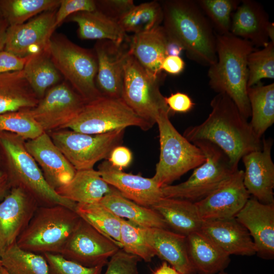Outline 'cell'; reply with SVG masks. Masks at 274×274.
Returning a JSON list of instances; mask_svg holds the SVG:
<instances>
[{
    "label": "cell",
    "mask_w": 274,
    "mask_h": 274,
    "mask_svg": "<svg viewBox=\"0 0 274 274\" xmlns=\"http://www.w3.org/2000/svg\"><path fill=\"white\" fill-rule=\"evenodd\" d=\"M1 165V155H0V165Z\"/></svg>",
    "instance_id": "58"
},
{
    "label": "cell",
    "mask_w": 274,
    "mask_h": 274,
    "mask_svg": "<svg viewBox=\"0 0 274 274\" xmlns=\"http://www.w3.org/2000/svg\"><path fill=\"white\" fill-rule=\"evenodd\" d=\"M160 3L162 26L168 37L182 47L189 59L208 66L215 63V32L196 1L165 0Z\"/></svg>",
    "instance_id": "2"
},
{
    "label": "cell",
    "mask_w": 274,
    "mask_h": 274,
    "mask_svg": "<svg viewBox=\"0 0 274 274\" xmlns=\"http://www.w3.org/2000/svg\"><path fill=\"white\" fill-rule=\"evenodd\" d=\"M102 178L126 198L150 208L163 197L161 188L152 178L126 173L113 167L106 160L98 166Z\"/></svg>",
    "instance_id": "21"
},
{
    "label": "cell",
    "mask_w": 274,
    "mask_h": 274,
    "mask_svg": "<svg viewBox=\"0 0 274 274\" xmlns=\"http://www.w3.org/2000/svg\"><path fill=\"white\" fill-rule=\"evenodd\" d=\"M57 10L43 12L22 24L9 26L4 50L20 57L30 56L47 50L57 27Z\"/></svg>",
    "instance_id": "14"
},
{
    "label": "cell",
    "mask_w": 274,
    "mask_h": 274,
    "mask_svg": "<svg viewBox=\"0 0 274 274\" xmlns=\"http://www.w3.org/2000/svg\"><path fill=\"white\" fill-rule=\"evenodd\" d=\"M165 77L149 74L131 54L126 60L121 99L152 127L161 114L170 112L160 91Z\"/></svg>",
    "instance_id": "9"
},
{
    "label": "cell",
    "mask_w": 274,
    "mask_h": 274,
    "mask_svg": "<svg viewBox=\"0 0 274 274\" xmlns=\"http://www.w3.org/2000/svg\"><path fill=\"white\" fill-rule=\"evenodd\" d=\"M75 212L81 218L113 241L121 249L120 238L121 218L115 215L99 202L77 203Z\"/></svg>",
    "instance_id": "35"
},
{
    "label": "cell",
    "mask_w": 274,
    "mask_h": 274,
    "mask_svg": "<svg viewBox=\"0 0 274 274\" xmlns=\"http://www.w3.org/2000/svg\"><path fill=\"white\" fill-rule=\"evenodd\" d=\"M99 202L115 215L143 228L169 230L161 217L154 210L140 206L123 197L116 189Z\"/></svg>",
    "instance_id": "31"
},
{
    "label": "cell",
    "mask_w": 274,
    "mask_h": 274,
    "mask_svg": "<svg viewBox=\"0 0 274 274\" xmlns=\"http://www.w3.org/2000/svg\"><path fill=\"white\" fill-rule=\"evenodd\" d=\"M151 208L161 217L169 229L176 233L186 236L200 230L203 221L194 202L163 197Z\"/></svg>",
    "instance_id": "26"
},
{
    "label": "cell",
    "mask_w": 274,
    "mask_h": 274,
    "mask_svg": "<svg viewBox=\"0 0 274 274\" xmlns=\"http://www.w3.org/2000/svg\"><path fill=\"white\" fill-rule=\"evenodd\" d=\"M129 39L120 45L109 40H99L94 46L97 61L95 84L102 96L121 98L124 67L130 54Z\"/></svg>",
    "instance_id": "15"
},
{
    "label": "cell",
    "mask_w": 274,
    "mask_h": 274,
    "mask_svg": "<svg viewBox=\"0 0 274 274\" xmlns=\"http://www.w3.org/2000/svg\"><path fill=\"white\" fill-rule=\"evenodd\" d=\"M192 143L203 152L206 157L204 162L194 168L185 182L161 187L164 197L196 202L217 189L238 169L231 165L228 157L216 145L205 141Z\"/></svg>",
    "instance_id": "8"
},
{
    "label": "cell",
    "mask_w": 274,
    "mask_h": 274,
    "mask_svg": "<svg viewBox=\"0 0 274 274\" xmlns=\"http://www.w3.org/2000/svg\"><path fill=\"white\" fill-rule=\"evenodd\" d=\"M251 109L249 124L260 138L274 123V83L264 85L260 83L247 88Z\"/></svg>",
    "instance_id": "32"
},
{
    "label": "cell",
    "mask_w": 274,
    "mask_h": 274,
    "mask_svg": "<svg viewBox=\"0 0 274 274\" xmlns=\"http://www.w3.org/2000/svg\"><path fill=\"white\" fill-rule=\"evenodd\" d=\"M163 19L160 2L153 1L135 5L118 22L125 32L136 34L160 25Z\"/></svg>",
    "instance_id": "36"
},
{
    "label": "cell",
    "mask_w": 274,
    "mask_h": 274,
    "mask_svg": "<svg viewBox=\"0 0 274 274\" xmlns=\"http://www.w3.org/2000/svg\"><path fill=\"white\" fill-rule=\"evenodd\" d=\"M107 160L113 167L122 170L131 164L132 154L127 147L119 145L112 150Z\"/></svg>",
    "instance_id": "48"
},
{
    "label": "cell",
    "mask_w": 274,
    "mask_h": 274,
    "mask_svg": "<svg viewBox=\"0 0 274 274\" xmlns=\"http://www.w3.org/2000/svg\"><path fill=\"white\" fill-rule=\"evenodd\" d=\"M0 274H10L8 271L3 267H1L0 270Z\"/></svg>",
    "instance_id": "55"
},
{
    "label": "cell",
    "mask_w": 274,
    "mask_h": 274,
    "mask_svg": "<svg viewBox=\"0 0 274 274\" xmlns=\"http://www.w3.org/2000/svg\"><path fill=\"white\" fill-rule=\"evenodd\" d=\"M86 102L66 81L49 88L37 105L28 109L44 132L64 129Z\"/></svg>",
    "instance_id": "12"
},
{
    "label": "cell",
    "mask_w": 274,
    "mask_h": 274,
    "mask_svg": "<svg viewBox=\"0 0 274 274\" xmlns=\"http://www.w3.org/2000/svg\"><path fill=\"white\" fill-rule=\"evenodd\" d=\"M235 218L250 233L256 254L262 258H273L274 203H263L250 197Z\"/></svg>",
    "instance_id": "19"
},
{
    "label": "cell",
    "mask_w": 274,
    "mask_h": 274,
    "mask_svg": "<svg viewBox=\"0 0 274 274\" xmlns=\"http://www.w3.org/2000/svg\"><path fill=\"white\" fill-rule=\"evenodd\" d=\"M23 189L13 187L0 201V252L16 242L39 207Z\"/></svg>",
    "instance_id": "17"
},
{
    "label": "cell",
    "mask_w": 274,
    "mask_h": 274,
    "mask_svg": "<svg viewBox=\"0 0 274 274\" xmlns=\"http://www.w3.org/2000/svg\"><path fill=\"white\" fill-rule=\"evenodd\" d=\"M28 152L40 166L49 185L55 190L68 183L76 170L46 132L25 142Z\"/></svg>",
    "instance_id": "20"
},
{
    "label": "cell",
    "mask_w": 274,
    "mask_h": 274,
    "mask_svg": "<svg viewBox=\"0 0 274 274\" xmlns=\"http://www.w3.org/2000/svg\"><path fill=\"white\" fill-rule=\"evenodd\" d=\"M2 266L10 274H50L42 254L20 248L16 242L0 252Z\"/></svg>",
    "instance_id": "34"
},
{
    "label": "cell",
    "mask_w": 274,
    "mask_h": 274,
    "mask_svg": "<svg viewBox=\"0 0 274 274\" xmlns=\"http://www.w3.org/2000/svg\"><path fill=\"white\" fill-rule=\"evenodd\" d=\"M262 149L244 155V185L253 197L263 203H274V164L271 152L272 141L263 139Z\"/></svg>",
    "instance_id": "18"
},
{
    "label": "cell",
    "mask_w": 274,
    "mask_h": 274,
    "mask_svg": "<svg viewBox=\"0 0 274 274\" xmlns=\"http://www.w3.org/2000/svg\"><path fill=\"white\" fill-rule=\"evenodd\" d=\"M165 102L170 111L185 113L191 111L195 104L186 93L177 92L165 97Z\"/></svg>",
    "instance_id": "46"
},
{
    "label": "cell",
    "mask_w": 274,
    "mask_h": 274,
    "mask_svg": "<svg viewBox=\"0 0 274 274\" xmlns=\"http://www.w3.org/2000/svg\"><path fill=\"white\" fill-rule=\"evenodd\" d=\"M200 231L229 255L256 254L250 233L235 217L203 221Z\"/></svg>",
    "instance_id": "22"
},
{
    "label": "cell",
    "mask_w": 274,
    "mask_h": 274,
    "mask_svg": "<svg viewBox=\"0 0 274 274\" xmlns=\"http://www.w3.org/2000/svg\"><path fill=\"white\" fill-rule=\"evenodd\" d=\"M96 10L117 22L135 5L132 0L95 1Z\"/></svg>",
    "instance_id": "45"
},
{
    "label": "cell",
    "mask_w": 274,
    "mask_h": 274,
    "mask_svg": "<svg viewBox=\"0 0 274 274\" xmlns=\"http://www.w3.org/2000/svg\"><path fill=\"white\" fill-rule=\"evenodd\" d=\"M39 100L22 70L0 74V114L33 108Z\"/></svg>",
    "instance_id": "30"
},
{
    "label": "cell",
    "mask_w": 274,
    "mask_h": 274,
    "mask_svg": "<svg viewBox=\"0 0 274 274\" xmlns=\"http://www.w3.org/2000/svg\"><path fill=\"white\" fill-rule=\"evenodd\" d=\"M29 57H20L4 50L0 51V74L22 71Z\"/></svg>",
    "instance_id": "47"
},
{
    "label": "cell",
    "mask_w": 274,
    "mask_h": 274,
    "mask_svg": "<svg viewBox=\"0 0 274 274\" xmlns=\"http://www.w3.org/2000/svg\"><path fill=\"white\" fill-rule=\"evenodd\" d=\"M22 71L39 99L48 89L59 83L62 77L53 63L48 49L30 56Z\"/></svg>",
    "instance_id": "33"
},
{
    "label": "cell",
    "mask_w": 274,
    "mask_h": 274,
    "mask_svg": "<svg viewBox=\"0 0 274 274\" xmlns=\"http://www.w3.org/2000/svg\"><path fill=\"white\" fill-rule=\"evenodd\" d=\"M120 249L113 241L81 218L60 254L84 266L93 267L107 265Z\"/></svg>",
    "instance_id": "13"
},
{
    "label": "cell",
    "mask_w": 274,
    "mask_h": 274,
    "mask_svg": "<svg viewBox=\"0 0 274 274\" xmlns=\"http://www.w3.org/2000/svg\"><path fill=\"white\" fill-rule=\"evenodd\" d=\"M95 10V1L60 0L56 13V27L59 26L68 17L73 14L83 11H93Z\"/></svg>",
    "instance_id": "44"
},
{
    "label": "cell",
    "mask_w": 274,
    "mask_h": 274,
    "mask_svg": "<svg viewBox=\"0 0 274 274\" xmlns=\"http://www.w3.org/2000/svg\"><path fill=\"white\" fill-rule=\"evenodd\" d=\"M125 129L89 134L69 130L53 131L50 136L76 170L93 169L107 159L112 150L121 145Z\"/></svg>",
    "instance_id": "11"
},
{
    "label": "cell",
    "mask_w": 274,
    "mask_h": 274,
    "mask_svg": "<svg viewBox=\"0 0 274 274\" xmlns=\"http://www.w3.org/2000/svg\"><path fill=\"white\" fill-rule=\"evenodd\" d=\"M266 33L269 41L274 43V23L269 22L266 27Z\"/></svg>",
    "instance_id": "54"
},
{
    "label": "cell",
    "mask_w": 274,
    "mask_h": 274,
    "mask_svg": "<svg viewBox=\"0 0 274 274\" xmlns=\"http://www.w3.org/2000/svg\"><path fill=\"white\" fill-rule=\"evenodd\" d=\"M2 267V263H1V259H0V270H1V267Z\"/></svg>",
    "instance_id": "57"
},
{
    "label": "cell",
    "mask_w": 274,
    "mask_h": 274,
    "mask_svg": "<svg viewBox=\"0 0 274 274\" xmlns=\"http://www.w3.org/2000/svg\"><path fill=\"white\" fill-rule=\"evenodd\" d=\"M210 105L212 110L207 118L199 125L187 128L183 136L192 143L205 141L216 145L231 165L238 168L244 155L262 149V140L227 94L217 93Z\"/></svg>",
    "instance_id": "1"
},
{
    "label": "cell",
    "mask_w": 274,
    "mask_h": 274,
    "mask_svg": "<svg viewBox=\"0 0 274 274\" xmlns=\"http://www.w3.org/2000/svg\"><path fill=\"white\" fill-rule=\"evenodd\" d=\"M199 8L218 34L230 33L231 17L241 1L197 0Z\"/></svg>",
    "instance_id": "38"
},
{
    "label": "cell",
    "mask_w": 274,
    "mask_h": 274,
    "mask_svg": "<svg viewBox=\"0 0 274 274\" xmlns=\"http://www.w3.org/2000/svg\"><path fill=\"white\" fill-rule=\"evenodd\" d=\"M270 21L261 5L243 0L232 15L230 33L249 41L255 47L265 46L269 42L266 27Z\"/></svg>",
    "instance_id": "24"
},
{
    "label": "cell",
    "mask_w": 274,
    "mask_h": 274,
    "mask_svg": "<svg viewBox=\"0 0 274 274\" xmlns=\"http://www.w3.org/2000/svg\"><path fill=\"white\" fill-rule=\"evenodd\" d=\"M60 0H0V13L9 26L22 24L43 12L57 9Z\"/></svg>",
    "instance_id": "37"
},
{
    "label": "cell",
    "mask_w": 274,
    "mask_h": 274,
    "mask_svg": "<svg viewBox=\"0 0 274 274\" xmlns=\"http://www.w3.org/2000/svg\"><path fill=\"white\" fill-rule=\"evenodd\" d=\"M120 244L121 249L127 253L136 256L146 262H150L155 254L146 242L142 228L121 218Z\"/></svg>",
    "instance_id": "41"
},
{
    "label": "cell",
    "mask_w": 274,
    "mask_h": 274,
    "mask_svg": "<svg viewBox=\"0 0 274 274\" xmlns=\"http://www.w3.org/2000/svg\"><path fill=\"white\" fill-rule=\"evenodd\" d=\"M248 80L250 87L260 83L263 79H274V43L269 41L260 50H255L247 59Z\"/></svg>",
    "instance_id": "40"
},
{
    "label": "cell",
    "mask_w": 274,
    "mask_h": 274,
    "mask_svg": "<svg viewBox=\"0 0 274 274\" xmlns=\"http://www.w3.org/2000/svg\"><path fill=\"white\" fill-rule=\"evenodd\" d=\"M9 24L0 13V51L5 47L6 35Z\"/></svg>",
    "instance_id": "52"
},
{
    "label": "cell",
    "mask_w": 274,
    "mask_h": 274,
    "mask_svg": "<svg viewBox=\"0 0 274 274\" xmlns=\"http://www.w3.org/2000/svg\"><path fill=\"white\" fill-rule=\"evenodd\" d=\"M218 274H227V273L224 272L223 271H221V272H219Z\"/></svg>",
    "instance_id": "56"
},
{
    "label": "cell",
    "mask_w": 274,
    "mask_h": 274,
    "mask_svg": "<svg viewBox=\"0 0 274 274\" xmlns=\"http://www.w3.org/2000/svg\"><path fill=\"white\" fill-rule=\"evenodd\" d=\"M183 51V48L180 44L168 37L166 50L167 56H180L182 52Z\"/></svg>",
    "instance_id": "51"
},
{
    "label": "cell",
    "mask_w": 274,
    "mask_h": 274,
    "mask_svg": "<svg viewBox=\"0 0 274 274\" xmlns=\"http://www.w3.org/2000/svg\"><path fill=\"white\" fill-rule=\"evenodd\" d=\"M67 20L78 24V35L82 39L109 40L120 45L129 39L118 22L96 10L76 13L65 21Z\"/></svg>",
    "instance_id": "29"
},
{
    "label": "cell",
    "mask_w": 274,
    "mask_h": 274,
    "mask_svg": "<svg viewBox=\"0 0 274 274\" xmlns=\"http://www.w3.org/2000/svg\"><path fill=\"white\" fill-rule=\"evenodd\" d=\"M167 41L164 28L159 25L129 37V52L147 72L154 77H160L165 74L161 70V65L167 56Z\"/></svg>",
    "instance_id": "25"
},
{
    "label": "cell",
    "mask_w": 274,
    "mask_h": 274,
    "mask_svg": "<svg viewBox=\"0 0 274 274\" xmlns=\"http://www.w3.org/2000/svg\"><path fill=\"white\" fill-rule=\"evenodd\" d=\"M250 197L244 183V170L237 169L217 189L194 203L202 221L226 219L235 217Z\"/></svg>",
    "instance_id": "16"
},
{
    "label": "cell",
    "mask_w": 274,
    "mask_h": 274,
    "mask_svg": "<svg viewBox=\"0 0 274 274\" xmlns=\"http://www.w3.org/2000/svg\"><path fill=\"white\" fill-rule=\"evenodd\" d=\"M25 140L14 133L0 131L2 169L12 188L28 193L39 206L60 204L75 211L77 203L61 197L46 182L41 168L27 151Z\"/></svg>",
    "instance_id": "4"
},
{
    "label": "cell",
    "mask_w": 274,
    "mask_h": 274,
    "mask_svg": "<svg viewBox=\"0 0 274 274\" xmlns=\"http://www.w3.org/2000/svg\"><path fill=\"white\" fill-rule=\"evenodd\" d=\"M48 49L61 76L86 103L102 97L95 84L97 61L94 52L55 33Z\"/></svg>",
    "instance_id": "6"
},
{
    "label": "cell",
    "mask_w": 274,
    "mask_h": 274,
    "mask_svg": "<svg viewBox=\"0 0 274 274\" xmlns=\"http://www.w3.org/2000/svg\"><path fill=\"white\" fill-rule=\"evenodd\" d=\"M141 228L155 255L169 263L180 274H196L189 258L186 236L168 229Z\"/></svg>",
    "instance_id": "23"
},
{
    "label": "cell",
    "mask_w": 274,
    "mask_h": 274,
    "mask_svg": "<svg viewBox=\"0 0 274 274\" xmlns=\"http://www.w3.org/2000/svg\"><path fill=\"white\" fill-rule=\"evenodd\" d=\"M215 35L217 60L209 66V84L217 93L227 94L248 119L251 109L247 95V59L255 49L249 41L230 33Z\"/></svg>",
    "instance_id": "3"
},
{
    "label": "cell",
    "mask_w": 274,
    "mask_h": 274,
    "mask_svg": "<svg viewBox=\"0 0 274 274\" xmlns=\"http://www.w3.org/2000/svg\"><path fill=\"white\" fill-rule=\"evenodd\" d=\"M141 259L120 249L109 260L104 274H139L138 263Z\"/></svg>",
    "instance_id": "43"
},
{
    "label": "cell",
    "mask_w": 274,
    "mask_h": 274,
    "mask_svg": "<svg viewBox=\"0 0 274 274\" xmlns=\"http://www.w3.org/2000/svg\"><path fill=\"white\" fill-rule=\"evenodd\" d=\"M42 255L48 263L50 274H101L104 267H85L65 259L59 254L46 253Z\"/></svg>",
    "instance_id": "42"
},
{
    "label": "cell",
    "mask_w": 274,
    "mask_h": 274,
    "mask_svg": "<svg viewBox=\"0 0 274 274\" xmlns=\"http://www.w3.org/2000/svg\"><path fill=\"white\" fill-rule=\"evenodd\" d=\"M11 188L7 174L0 169V201L7 195Z\"/></svg>",
    "instance_id": "50"
},
{
    "label": "cell",
    "mask_w": 274,
    "mask_h": 274,
    "mask_svg": "<svg viewBox=\"0 0 274 274\" xmlns=\"http://www.w3.org/2000/svg\"><path fill=\"white\" fill-rule=\"evenodd\" d=\"M129 126L138 127L144 131L152 127L121 98L102 96L86 103L80 114L65 128L83 133L97 134Z\"/></svg>",
    "instance_id": "10"
},
{
    "label": "cell",
    "mask_w": 274,
    "mask_h": 274,
    "mask_svg": "<svg viewBox=\"0 0 274 274\" xmlns=\"http://www.w3.org/2000/svg\"><path fill=\"white\" fill-rule=\"evenodd\" d=\"M153 274H180L175 268L169 265L166 262H164Z\"/></svg>",
    "instance_id": "53"
},
{
    "label": "cell",
    "mask_w": 274,
    "mask_h": 274,
    "mask_svg": "<svg viewBox=\"0 0 274 274\" xmlns=\"http://www.w3.org/2000/svg\"><path fill=\"white\" fill-rule=\"evenodd\" d=\"M81 218L64 206H39L17 239L21 249L37 254H60Z\"/></svg>",
    "instance_id": "5"
},
{
    "label": "cell",
    "mask_w": 274,
    "mask_h": 274,
    "mask_svg": "<svg viewBox=\"0 0 274 274\" xmlns=\"http://www.w3.org/2000/svg\"><path fill=\"white\" fill-rule=\"evenodd\" d=\"M188 254L196 273L216 274L230 262L227 253L200 231L186 236Z\"/></svg>",
    "instance_id": "28"
},
{
    "label": "cell",
    "mask_w": 274,
    "mask_h": 274,
    "mask_svg": "<svg viewBox=\"0 0 274 274\" xmlns=\"http://www.w3.org/2000/svg\"><path fill=\"white\" fill-rule=\"evenodd\" d=\"M185 63L180 56L168 55L161 65V70L172 75H178L185 68Z\"/></svg>",
    "instance_id": "49"
},
{
    "label": "cell",
    "mask_w": 274,
    "mask_h": 274,
    "mask_svg": "<svg viewBox=\"0 0 274 274\" xmlns=\"http://www.w3.org/2000/svg\"><path fill=\"white\" fill-rule=\"evenodd\" d=\"M115 189L93 168L76 170L68 183L55 190L61 197L76 203H92L99 202Z\"/></svg>",
    "instance_id": "27"
},
{
    "label": "cell",
    "mask_w": 274,
    "mask_h": 274,
    "mask_svg": "<svg viewBox=\"0 0 274 274\" xmlns=\"http://www.w3.org/2000/svg\"><path fill=\"white\" fill-rule=\"evenodd\" d=\"M0 131L14 133L25 141L35 139L44 132L28 109L0 114Z\"/></svg>",
    "instance_id": "39"
},
{
    "label": "cell",
    "mask_w": 274,
    "mask_h": 274,
    "mask_svg": "<svg viewBox=\"0 0 274 274\" xmlns=\"http://www.w3.org/2000/svg\"><path fill=\"white\" fill-rule=\"evenodd\" d=\"M169 116V113H164L156 121L159 132L160 155L152 178L160 188L169 185L206 160L202 150L177 130Z\"/></svg>",
    "instance_id": "7"
}]
</instances>
